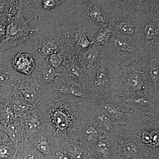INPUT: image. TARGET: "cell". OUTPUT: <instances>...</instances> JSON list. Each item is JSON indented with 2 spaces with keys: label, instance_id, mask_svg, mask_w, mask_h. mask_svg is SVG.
<instances>
[{
  "label": "cell",
  "instance_id": "4dcf8cb0",
  "mask_svg": "<svg viewBox=\"0 0 159 159\" xmlns=\"http://www.w3.org/2000/svg\"><path fill=\"white\" fill-rule=\"evenodd\" d=\"M12 15L11 12H5L0 14V42L4 38L7 25Z\"/></svg>",
  "mask_w": 159,
  "mask_h": 159
},
{
  "label": "cell",
  "instance_id": "9a60e30c",
  "mask_svg": "<svg viewBox=\"0 0 159 159\" xmlns=\"http://www.w3.org/2000/svg\"><path fill=\"white\" fill-rule=\"evenodd\" d=\"M32 55L35 60V68L29 77L38 83L43 89L46 91L62 74L57 73L47 59L38 55Z\"/></svg>",
  "mask_w": 159,
  "mask_h": 159
},
{
  "label": "cell",
  "instance_id": "d6986e66",
  "mask_svg": "<svg viewBox=\"0 0 159 159\" xmlns=\"http://www.w3.org/2000/svg\"><path fill=\"white\" fill-rule=\"evenodd\" d=\"M111 134L102 130L92 120L84 126L79 139L88 149L95 142L108 137Z\"/></svg>",
  "mask_w": 159,
  "mask_h": 159
},
{
  "label": "cell",
  "instance_id": "4316f807",
  "mask_svg": "<svg viewBox=\"0 0 159 159\" xmlns=\"http://www.w3.org/2000/svg\"><path fill=\"white\" fill-rule=\"evenodd\" d=\"M113 33V27L111 20L105 25L100 27L94 34L93 41L95 45L104 46L108 43Z\"/></svg>",
  "mask_w": 159,
  "mask_h": 159
},
{
  "label": "cell",
  "instance_id": "ac0fdd59",
  "mask_svg": "<svg viewBox=\"0 0 159 159\" xmlns=\"http://www.w3.org/2000/svg\"><path fill=\"white\" fill-rule=\"evenodd\" d=\"M139 0H101L100 6L109 15L115 11L136 12Z\"/></svg>",
  "mask_w": 159,
  "mask_h": 159
},
{
  "label": "cell",
  "instance_id": "ba28073f",
  "mask_svg": "<svg viewBox=\"0 0 159 159\" xmlns=\"http://www.w3.org/2000/svg\"><path fill=\"white\" fill-rule=\"evenodd\" d=\"M108 15L111 20L113 32L138 43L142 31V19L138 12L117 11Z\"/></svg>",
  "mask_w": 159,
  "mask_h": 159
},
{
  "label": "cell",
  "instance_id": "4fadbf2b",
  "mask_svg": "<svg viewBox=\"0 0 159 159\" xmlns=\"http://www.w3.org/2000/svg\"><path fill=\"white\" fill-rule=\"evenodd\" d=\"M13 92L34 108L40 104L44 90L38 83L30 77L19 80L14 84Z\"/></svg>",
  "mask_w": 159,
  "mask_h": 159
},
{
  "label": "cell",
  "instance_id": "44dd1931",
  "mask_svg": "<svg viewBox=\"0 0 159 159\" xmlns=\"http://www.w3.org/2000/svg\"><path fill=\"white\" fill-rule=\"evenodd\" d=\"M22 119L29 140L37 136L43 131L45 130L36 108L33 109Z\"/></svg>",
  "mask_w": 159,
  "mask_h": 159
},
{
  "label": "cell",
  "instance_id": "6da1fadb",
  "mask_svg": "<svg viewBox=\"0 0 159 159\" xmlns=\"http://www.w3.org/2000/svg\"><path fill=\"white\" fill-rule=\"evenodd\" d=\"M95 102L71 99L47 90L37 109L53 146L77 141L93 120Z\"/></svg>",
  "mask_w": 159,
  "mask_h": 159
},
{
  "label": "cell",
  "instance_id": "d6a6232c",
  "mask_svg": "<svg viewBox=\"0 0 159 159\" xmlns=\"http://www.w3.org/2000/svg\"><path fill=\"white\" fill-rule=\"evenodd\" d=\"M84 159H98L96 157L94 156V155H92V154L89 153V152H88L85 158Z\"/></svg>",
  "mask_w": 159,
  "mask_h": 159
},
{
  "label": "cell",
  "instance_id": "603a6c76",
  "mask_svg": "<svg viewBox=\"0 0 159 159\" xmlns=\"http://www.w3.org/2000/svg\"><path fill=\"white\" fill-rule=\"evenodd\" d=\"M4 131L16 146L20 143L29 139L26 134L25 128L22 118H16L5 129Z\"/></svg>",
  "mask_w": 159,
  "mask_h": 159
},
{
  "label": "cell",
  "instance_id": "836d02e7",
  "mask_svg": "<svg viewBox=\"0 0 159 159\" xmlns=\"http://www.w3.org/2000/svg\"><path fill=\"white\" fill-rule=\"evenodd\" d=\"M2 139H1V137H0V140H2Z\"/></svg>",
  "mask_w": 159,
  "mask_h": 159
},
{
  "label": "cell",
  "instance_id": "277c9868",
  "mask_svg": "<svg viewBox=\"0 0 159 159\" xmlns=\"http://www.w3.org/2000/svg\"><path fill=\"white\" fill-rule=\"evenodd\" d=\"M119 85L114 95L123 101L149 98L159 101L151 94L144 77L141 64L138 60L129 65H119Z\"/></svg>",
  "mask_w": 159,
  "mask_h": 159
},
{
  "label": "cell",
  "instance_id": "8992f818",
  "mask_svg": "<svg viewBox=\"0 0 159 159\" xmlns=\"http://www.w3.org/2000/svg\"><path fill=\"white\" fill-rule=\"evenodd\" d=\"M34 16L29 20L24 17V12L16 10V13L9 20L4 38L0 42V51L14 48L30 39V35L39 31V27L32 29L29 26V22Z\"/></svg>",
  "mask_w": 159,
  "mask_h": 159
},
{
  "label": "cell",
  "instance_id": "5b68a950",
  "mask_svg": "<svg viewBox=\"0 0 159 159\" xmlns=\"http://www.w3.org/2000/svg\"><path fill=\"white\" fill-rule=\"evenodd\" d=\"M99 52L114 63L126 66L136 60L140 51L138 43L113 31L108 43L99 46Z\"/></svg>",
  "mask_w": 159,
  "mask_h": 159
},
{
  "label": "cell",
  "instance_id": "7402d4cb",
  "mask_svg": "<svg viewBox=\"0 0 159 159\" xmlns=\"http://www.w3.org/2000/svg\"><path fill=\"white\" fill-rule=\"evenodd\" d=\"M29 142L31 146L46 158L52 159L53 143L51 136L47 131H43Z\"/></svg>",
  "mask_w": 159,
  "mask_h": 159
},
{
  "label": "cell",
  "instance_id": "d4e9b609",
  "mask_svg": "<svg viewBox=\"0 0 159 159\" xmlns=\"http://www.w3.org/2000/svg\"><path fill=\"white\" fill-rule=\"evenodd\" d=\"M80 11L83 16L88 19L91 24L99 28L107 25L111 20L110 16L101 8L100 4L85 11Z\"/></svg>",
  "mask_w": 159,
  "mask_h": 159
},
{
  "label": "cell",
  "instance_id": "ffe728a7",
  "mask_svg": "<svg viewBox=\"0 0 159 159\" xmlns=\"http://www.w3.org/2000/svg\"><path fill=\"white\" fill-rule=\"evenodd\" d=\"M66 0H32L31 9L35 19L43 17L55 12Z\"/></svg>",
  "mask_w": 159,
  "mask_h": 159
},
{
  "label": "cell",
  "instance_id": "e0dca14e",
  "mask_svg": "<svg viewBox=\"0 0 159 159\" xmlns=\"http://www.w3.org/2000/svg\"><path fill=\"white\" fill-rule=\"evenodd\" d=\"M13 69L19 74L29 77L34 72L35 60L30 53L19 51L11 60Z\"/></svg>",
  "mask_w": 159,
  "mask_h": 159
},
{
  "label": "cell",
  "instance_id": "1f68e13d",
  "mask_svg": "<svg viewBox=\"0 0 159 159\" xmlns=\"http://www.w3.org/2000/svg\"><path fill=\"white\" fill-rule=\"evenodd\" d=\"M16 7L15 0H0V14L11 12L13 8Z\"/></svg>",
  "mask_w": 159,
  "mask_h": 159
},
{
  "label": "cell",
  "instance_id": "9c48e42d",
  "mask_svg": "<svg viewBox=\"0 0 159 159\" xmlns=\"http://www.w3.org/2000/svg\"><path fill=\"white\" fill-rule=\"evenodd\" d=\"M30 39L33 40L34 42L32 54L47 59L60 49L68 45L70 34L67 31L45 37L38 34L37 32H34L30 35Z\"/></svg>",
  "mask_w": 159,
  "mask_h": 159
},
{
  "label": "cell",
  "instance_id": "2e32d148",
  "mask_svg": "<svg viewBox=\"0 0 159 159\" xmlns=\"http://www.w3.org/2000/svg\"><path fill=\"white\" fill-rule=\"evenodd\" d=\"M88 152L98 159H116V142L113 134L95 142L88 149Z\"/></svg>",
  "mask_w": 159,
  "mask_h": 159
},
{
  "label": "cell",
  "instance_id": "5bb4252c",
  "mask_svg": "<svg viewBox=\"0 0 159 159\" xmlns=\"http://www.w3.org/2000/svg\"><path fill=\"white\" fill-rule=\"evenodd\" d=\"M116 142V159H146L133 139L119 127L112 133Z\"/></svg>",
  "mask_w": 159,
  "mask_h": 159
},
{
  "label": "cell",
  "instance_id": "83f0119b",
  "mask_svg": "<svg viewBox=\"0 0 159 159\" xmlns=\"http://www.w3.org/2000/svg\"><path fill=\"white\" fill-rule=\"evenodd\" d=\"M137 11L147 12L159 17V0H139Z\"/></svg>",
  "mask_w": 159,
  "mask_h": 159
},
{
  "label": "cell",
  "instance_id": "3957f363",
  "mask_svg": "<svg viewBox=\"0 0 159 159\" xmlns=\"http://www.w3.org/2000/svg\"><path fill=\"white\" fill-rule=\"evenodd\" d=\"M86 89L91 100H97L115 94L119 85L120 67L105 56L88 71Z\"/></svg>",
  "mask_w": 159,
  "mask_h": 159
},
{
  "label": "cell",
  "instance_id": "cb8c5ba5",
  "mask_svg": "<svg viewBox=\"0 0 159 159\" xmlns=\"http://www.w3.org/2000/svg\"><path fill=\"white\" fill-rule=\"evenodd\" d=\"M77 51L79 62L87 72L98 64L101 57L99 46L93 44L86 51Z\"/></svg>",
  "mask_w": 159,
  "mask_h": 159
},
{
  "label": "cell",
  "instance_id": "f546056e",
  "mask_svg": "<svg viewBox=\"0 0 159 159\" xmlns=\"http://www.w3.org/2000/svg\"><path fill=\"white\" fill-rule=\"evenodd\" d=\"M77 9L85 11L100 4L101 0H75Z\"/></svg>",
  "mask_w": 159,
  "mask_h": 159
},
{
  "label": "cell",
  "instance_id": "f1b7e54d",
  "mask_svg": "<svg viewBox=\"0 0 159 159\" xmlns=\"http://www.w3.org/2000/svg\"><path fill=\"white\" fill-rule=\"evenodd\" d=\"M15 152L14 145L5 133L4 138L0 140V159H12Z\"/></svg>",
  "mask_w": 159,
  "mask_h": 159
},
{
  "label": "cell",
  "instance_id": "30bf717a",
  "mask_svg": "<svg viewBox=\"0 0 159 159\" xmlns=\"http://www.w3.org/2000/svg\"><path fill=\"white\" fill-rule=\"evenodd\" d=\"M95 101L99 109L119 127L126 124L132 114L122 99L114 94Z\"/></svg>",
  "mask_w": 159,
  "mask_h": 159
},
{
  "label": "cell",
  "instance_id": "7a4b0ae2",
  "mask_svg": "<svg viewBox=\"0 0 159 159\" xmlns=\"http://www.w3.org/2000/svg\"><path fill=\"white\" fill-rule=\"evenodd\" d=\"M119 127L136 142L146 159H159V114L132 113Z\"/></svg>",
  "mask_w": 159,
  "mask_h": 159
},
{
  "label": "cell",
  "instance_id": "52a82bcc",
  "mask_svg": "<svg viewBox=\"0 0 159 159\" xmlns=\"http://www.w3.org/2000/svg\"><path fill=\"white\" fill-rule=\"evenodd\" d=\"M142 19V31L138 42L140 53L159 56V17L137 11Z\"/></svg>",
  "mask_w": 159,
  "mask_h": 159
},
{
  "label": "cell",
  "instance_id": "8fae6325",
  "mask_svg": "<svg viewBox=\"0 0 159 159\" xmlns=\"http://www.w3.org/2000/svg\"><path fill=\"white\" fill-rule=\"evenodd\" d=\"M47 90L71 99L82 101L91 100L86 89L84 86L63 74Z\"/></svg>",
  "mask_w": 159,
  "mask_h": 159
},
{
  "label": "cell",
  "instance_id": "484cf974",
  "mask_svg": "<svg viewBox=\"0 0 159 159\" xmlns=\"http://www.w3.org/2000/svg\"><path fill=\"white\" fill-rule=\"evenodd\" d=\"M93 121L98 127L108 134L113 133L119 127L99 109L97 104Z\"/></svg>",
  "mask_w": 159,
  "mask_h": 159
},
{
  "label": "cell",
  "instance_id": "7c38bea8",
  "mask_svg": "<svg viewBox=\"0 0 159 159\" xmlns=\"http://www.w3.org/2000/svg\"><path fill=\"white\" fill-rule=\"evenodd\" d=\"M137 59L141 64L149 92L159 99V56L140 53Z\"/></svg>",
  "mask_w": 159,
  "mask_h": 159
}]
</instances>
